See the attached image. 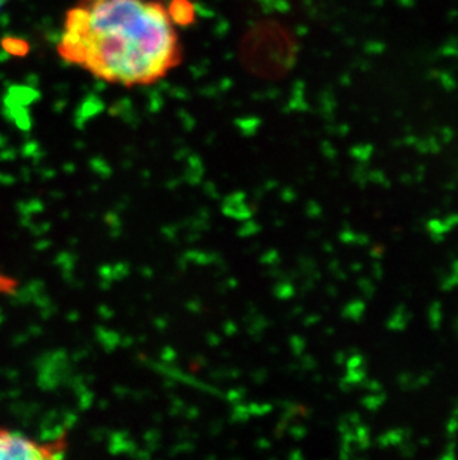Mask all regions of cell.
I'll list each match as a JSON object with an SVG mask.
<instances>
[{"label":"cell","mask_w":458,"mask_h":460,"mask_svg":"<svg viewBox=\"0 0 458 460\" xmlns=\"http://www.w3.org/2000/svg\"><path fill=\"white\" fill-rule=\"evenodd\" d=\"M179 29L164 0H75L56 52L100 83L152 87L182 65Z\"/></svg>","instance_id":"1"},{"label":"cell","mask_w":458,"mask_h":460,"mask_svg":"<svg viewBox=\"0 0 458 460\" xmlns=\"http://www.w3.org/2000/svg\"><path fill=\"white\" fill-rule=\"evenodd\" d=\"M61 456L60 447L40 443L13 430L0 429V460L52 459Z\"/></svg>","instance_id":"2"},{"label":"cell","mask_w":458,"mask_h":460,"mask_svg":"<svg viewBox=\"0 0 458 460\" xmlns=\"http://www.w3.org/2000/svg\"><path fill=\"white\" fill-rule=\"evenodd\" d=\"M169 8L179 27L190 26L197 18V8L192 0H170Z\"/></svg>","instance_id":"3"},{"label":"cell","mask_w":458,"mask_h":460,"mask_svg":"<svg viewBox=\"0 0 458 460\" xmlns=\"http://www.w3.org/2000/svg\"><path fill=\"white\" fill-rule=\"evenodd\" d=\"M226 217H233L237 221H247L251 219L253 215V208L246 205V201L242 203H233V201H224V208H222Z\"/></svg>","instance_id":"4"},{"label":"cell","mask_w":458,"mask_h":460,"mask_svg":"<svg viewBox=\"0 0 458 460\" xmlns=\"http://www.w3.org/2000/svg\"><path fill=\"white\" fill-rule=\"evenodd\" d=\"M410 435H411V430L392 429L381 435V437H378L376 443H378L381 448L394 447V446H399V444L403 443L405 439L411 438Z\"/></svg>","instance_id":"5"},{"label":"cell","mask_w":458,"mask_h":460,"mask_svg":"<svg viewBox=\"0 0 458 460\" xmlns=\"http://www.w3.org/2000/svg\"><path fill=\"white\" fill-rule=\"evenodd\" d=\"M410 319H411V314L408 313L407 307L403 305H398L387 321V328L390 331H403L410 323Z\"/></svg>","instance_id":"6"},{"label":"cell","mask_w":458,"mask_h":460,"mask_svg":"<svg viewBox=\"0 0 458 460\" xmlns=\"http://www.w3.org/2000/svg\"><path fill=\"white\" fill-rule=\"evenodd\" d=\"M426 228H427L428 234L432 237L433 242H436V243L444 242L445 235L450 231L444 219H436V217L426 222Z\"/></svg>","instance_id":"7"},{"label":"cell","mask_w":458,"mask_h":460,"mask_svg":"<svg viewBox=\"0 0 458 460\" xmlns=\"http://www.w3.org/2000/svg\"><path fill=\"white\" fill-rule=\"evenodd\" d=\"M365 303L364 301L355 300L348 303V305L342 310V316L350 321H360L365 314Z\"/></svg>","instance_id":"8"},{"label":"cell","mask_w":458,"mask_h":460,"mask_svg":"<svg viewBox=\"0 0 458 460\" xmlns=\"http://www.w3.org/2000/svg\"><path fill=\"white\" fill-rule=\"evenodd\" d=\"M355 437V444L357 446L356 450H367V448L371 447V434H369V428L367 426L362 425V423L356 426Z\"/></svg>","instance_id":"9"},{"label":"cell","mask_w":458,"mask_h":460,"mask_svg":"<svg viewBox=\"0 0 458 460\" xmlns=\"http://www.w3.org/2000/svg\"><path fill=\"white\" fill-rule=\"evenodd\" d=\"M428 325L432 326V330H439L444 322V313H442L441 303H432L428 307Z\"/></svg>","instance_id":"10"},{"label":"cell","mask_w":458,"mask_h":460,"mask_svg":"<svg viewBox=\"0 0 458 460\" xmlns=\"http://www.w3.org/2000/svg\"><path fill=\"white\" fill-rule=\"evenodd\" d=\"M384 402L385 395L381 394V392H378V394H369V395L365 396L364 400H362V405H364L365 409L369 410V411H376Z\"/></svg>","instance_id":"11"},{"label":"cell","mask_w":458,"mask_h":460,"mask_svg":"<svg viewBox=\"0 0 458 460\" xmlns=\"http://www.w3.org/2000/svg\"><path fill=\"white\" fill-rule=\"evenodd\" d=\"M274 294H276V296H278L280 300H287L290 296H294V285L287 282V280H280V282L277 283L276 288H274Z\"/></svg>","instance_id":"12"},{"label":"cell","mask_w":458,"mask_h":460,"mask_svg":"<svg viewBox=\"0 0 458 460\" xmlns=\"http://www.w3.org/2000/svg\"><path fill=\"white\" fill-rule=\"evenodd\" d=\"M365 377H366V371L365 367H362V368L347 369V376L344 378L353 386H359L365 382Z\"/></svg>","instance_id":"13"},{"label":"cell","mask_w":458,"mask_h":460,"mask_svg":"<svg viewBox=\"0 0 458 460\" xmlns=\"http://www.w3.org/2000/svg\"><path fill=\"white\" fill-rule=\"evenodd\" d=\"M260 231V226L258 222L249 221L244 222L242 224V228L238 230V235H242V237H251V235L258 234Z\"/></svg>","instance_id":"14"},{"label":"cell","mask_w":458,"mask_h":460,"mask_svg":"<svg viewBox=\"0 0 458 460\" xmlns=\"http://www.w3.org/2000/svg\"><path fill=\"white\" fill-rule=\"evenodd\" d=\"M458 287V274L451 273L448 276H444L441 279V289L442 291L450 292Z\"/></svg>","instance_id":"15"},{"label":"cell","mask_w":458,"mask_h":460,"mask_svg":"<svg viewBox=\"0 0 458 460\" xmlns=\"http://www.w3.org/2000/svg\"><path fill=\"white\" fill-rule=\"evenodd\" d=\"M247 409H249L251 416H264V414H269V412L273 411V405L253 402V404L247 405Z\"/></svg>","instance_id":"16"},{"label":"cell","mask_w":458,"mask_h":460,"mask_svg":"<svg viewBox=\"0 0 458 460\" xmlns=\"http://www.w3.org/2000/svg\"><path fill=\"white\" fill-rule=\"evenodd\" d=\"M249 417H251V412H249L247 405H242V402H240V404H235L233 411V421H246Z\"/></svg>","instance_id":"17"},{"label":"cell","mask_w":458,"mask_h":460,"mask_svg":"<svg viewBox=\"0 0 458 460\" xmlns=\"http://www.w3.org/2000/svg\"><path fill=\"white\" fill-rule=\"evenodd\" d=\"M432 373L419 374L418 377L412 378L411 389H423L427 386L428 383L432 382Z\"/></svg>","instance_id":"18"},{"label":"cell","mask_w":458,"mask_h":460,"mask_svg":"<svg viewBox=\"0 0 458 460\" xmlns=\"http://www.w3.org/2000/svg\"><path fill=\"white\" fill-rule=\"evenodd\" d=\"M399 452L402 455L403 457H412L415 453H417V447H415V444H412L410 439H405L403 443L399 444Z\"/></svg>","instance_id":"19"},{"label":"cell","mask_w":458,"mask_h":460,"mask_svg":"<svg viewBox=\"0 0 458 460\" xmlns=\"http://www.w3.org/2000/svg\"><path fill=\"white\" fill-rule=\"evenodd\" d=\"M360 288V291L364 292V296H367V298H371L374 296V292H375V287H374V283L369 280V279H359V283H357Z\"/></svg>","instance_id":"20"},{"label":"cell","mask_w":458,"mask_h":460,"mask_svg":"<svg viewBox=\"0 0 458 460\" xmlns=\"http://www.w3.org/2000/svg\"><path fill=\"white\" fill-rule=\"evenodd\" d=\"M347 369L362 368L365 367V359L360 353H355L353 357L348 358L346 362Z\"/></svg>","instance_id":"21"},{"label":"cell","mask_w":458,"mask_h":460,"mask_svg":"<svg viewBox=\"0 0 458 460\" xmlns=\"http://www.w3.org/2000/svg\"><path fill=\"white\" fill-rule=\"evenodd\" d=\"M290 348L294 350L295 355H303L304 349H305V341L301 337H292L290 339Z\"/></svg>","instance_id":"22"},{"label":"cell","mask_w":458,"mask_h":460,"mask_svg":"<svg viewBox=\"0 0 458 460\" xmlns=\"http://www.w3.org/2000/svg\"><path fill=\"white\" fill-rule=\"evenodd\" d=\"M244 395H246V392L244 389H233V391H229L228 398L229 402H233V404H240L244 400Z\"/></svg>","instance_id":"23"},{"label":"cell","mask_w":458,"mask_h":460,"mask_svg":"<svg viewBox=\"0 0 458 460\" xmlns=\"http://www.w3.org/2000/svg\"><path fill=\"white\" fill-rule=\"evenodd\" d=\"M412 378H414V376H412V374H401V376H399L398 378L399 387H401V389H403V391H408V389H411Z\"/></svg>","instance_id":"24"},{"label":"cell","mask_w":458,"mask_h":460,"mask_svg":"<svg viewBox=\"0 0 458 460\" xmlns=\"http://www.w3.org/2000/svg\"><path fill=\"white\" fill-rule=\"evenodd\" d=\"M321 213H323V210H321V205H319V203H316V201H310V203H308V217H313V219H316V217H321Z\"/></svg>","instance_id":"25"},{"label":"cell","mask_w":458,"mask_h":460,"mask_svg":"<svg viewBox=\"0 0 458 460\" xmlns=\"http://www.w3.org/2000/svg\"><path fill=\"white\" fill-rule=\"evenodd\" d=\"M260 261L265 265H276L280 261V258H278V252H277L276 249H269V252L265 253Z\"/></svg>","instance_id":"26"},{"label":"cell","mask_w":458,"mask_h":460,"mask_svg":"<svg viewBox=\"0 0 458 460\" xmlns=\"http://www.w3.org/2000/svg\"><path fill=\"white\" fill-rule=\"evenodd\" d=\"M457 457V453H455V443L451 438L450 443L446 444L445 452L442 453L441 459L442 460H451L455 459Z\"/></svg>","instance_id":"27"},{"label":"cell","mask_w":458,"mask_h":460,"mask_svg":"<svg viewBox=\"0 0 458 460\" xmlns=\"http://www.w3.org/2000/svg\"><path fill=\"white\" fill-rule=\"evenodd\" d=\"M289 434L294 437L295 439H303L307 435V429L303 425H294L289 428Z\"/></svg>","instance_id":"28"},{"label":"cell","mask_w":458,"mask_h":460,"mask_svg":"<svg viewBox=\"0 0 458 460\" xmlns=\"http://www.w3.org/2000/svg\"><path fill=\"white\" fill-rule=\"evenodd\" d=\"M458 432V417L453 416L446 425V434L450 435V438H454V435Z\"/></svg>","instance_id":"29"},{"label":"cell","mask_w":458,"mask_h":460,"mask_svg":"<svg viewBox=\"0 0 458 460\" xmlns=\"http://www.w3.org/2000/svg\"><path fill=\"white\" fill-rule=\"evenodd\" d=\"M362 385H364L365 389H366L369 394H378V392L383 391L381 383L376 382V380H367V382H364Z\"/></svg>","instance_id":"30"},{"label":"cell","mask_w":458,"mask_h":460,"mask_svg":"<svg viewBox=\"0 0 458 460\" xmlns=\"http://www.w3.org/2000/svg\"><path fill=\"white\" fill-rule=\"evenodd\" d=\"M176 357H178V355H176V352H174L172 348L163 349V352H161V359L167 362V364H173L174 360H176Z\"/></svg>","instance_id":"31"},{"label":"cell","mask_w":458,"mask_h":460,"mask_svg":"<svg viewBox=\"0 0 458 460\" xmlns=\"http://www.w3.org/2000/svg\"><path fill=\"white\" fill-rule=\"evenodd\" d=\"M339 240H341L342 243L355 244L356 233H353L351 230H344L339 234Z\"/></svg>","instance_id":"32"},{"label":"cell","mask_w":458,"mask_h":460,"mask_svg":"<svg viewBox=\"0 0 458 460\" xmlns=\"http://www.w3.org/2000/svg\"><path fill=\"white\" fill-rule=\"evenodd\" d=\"M371 276L374 280H380L384 276V270L381 267L380 262H374L371 267Z\"/></svg>","instance_id":"33"},{"label":"cell","mask_w":458,"mask_h":460,"mask_svg":"<svg viewBox=\"0 0 458 460\" xmlns=\"http://www.w3.org/2000/svg\"><path fill=\"white\" fill-rule=\"evenodd\" d=\"M163 234L167 237V239L174 240L176 239V235L179 234L178 228L173 226H165V228H163Z\"/></svg>","instance_id":"34"},{"label":"cell","mask_w":458,"mask_h":460,"mask_svg":"<svg viewBox=\"0 0 458 460\" xmlns=\"http://www.w3.org/2000/svg\"><path fill=\"white\" fill-rule=\"evenodd\" d=\"M444 222H445L450 230H453V228L458 226V213H450V215L444 219Z\"/></svg>","instance_id":"35"},{"label":"cell","mask_w":458,"mask_h":460,"mask_svg":"<svg viewBox=\"0 0 458 460\" xmlns=\"http://www.w3.org/2000/svg\"><path fill=\"white\" fill-rule=\"evenodd\" d=\"M281 199L285 201H294L296 199V192L292 190V188H285L283 191H281Z\"/></svg>","instance_id":"36"},{"label":"cell","mask_w":458,"mask_h":460,"mask_svg":"<svg viewBox=\"0 0 458 460\" xmlns=\"http://www.w3.org/2000/svg\"><path fill=\"white\" fill-rule=\"evenodd\" d=\"M301 365H303L304 369H313L316 367V360L313 359V357H310V355H305L301 359Z\"/></svg>","instance_id":"37"},{"label":"cell","mask_w":458,"mask_h":460,"mask_svg":"<svg viewBox=\"0 0 458 460\" xmlns=\"http://www.w3.org/2000/svg\"><path fill=\"white\" fill-rule=\"evenodd\" d=\"M237 325H235L233 322H226L225 325H224V332H225L226 335H233L237 332Z\"/></svg>","instance_id":"38"},{"label":"cell","mask_w":458,"mask_h":460,"mask_svg":"<svg viewBox=\"0 0 458 460\" xmlns=\"http://www.w3.org/2000/svg\"><path fill=\"white\" fill-rule=\"evenodd\" d=\"M369 253H371L372 258L381 260L383 253H384V249H383V246H372L371 252Z\"/></svg>","instance_id":"39"},{"label":"cell","mask_w":458,"mask_h":460,"mask_svg":"<svg viewBox=\"0 0 458 460\" xmlns=\"http://www.w3.org/2000/svg\"><path fill=\"white\" fill-rule=\"evenodd\" d=\"M369 242H371V239H369L366 234H356L355 244H359V246H367Z\"/></svg>","instance_id":"40"},{"label":"cell","mask_w":458,"mask_h":460,"mask_svg":"<svg viewBox=\"0 0 458 460\" xmlns=\"http://www.w3.org/2000/svg\"><path fill=\"white\" fill-rule=\"evenodd\" d=\"M186 307H188V310H189V312L199 313L201 312V308H203V305H201V303H199V301H189Z\"/></svg>","instance_id":"41"},{"label":"cell","mask_w":458,"mask_h":460,"mask_svg":"<svg viewBox=\"0 0 458 460\" xmlns=\"http://www.w3.org/2000/svg\"><path fill=\"white\" fill-rule=\"evenodd\" d=\"M371 181L374 182L380 183V185H385V187H389V182L385 181L384 174L383 173H374V176H371Z\"/></svg>","instance_id":"42"},{"label":"cell","mask_w":458,"mask_h":460,"mask_svg":"<svg viewBox=\"0 0 458 460\" xmlns=\"http://www.w3.org/2000/svg\"><path fill=\"white\" fill-rule=\"evenodd\" d=\"M265 378H267V373H265L264 369H260L258 373L251 374V380H255L256 383H262Z\"/></svg>","instance_id":"43"},{"label":"cell","mask_w":458,"mask_h":460,"mask_svg":"<svg viewBox=\"0 0 458 460\" xmlns=\"http://www.w3.org/2000/svg\"><path fill=\"white\" fill-rule=\"evenodd\" d=\"M204 192L208 194V196L215 199L217 196L216 187H213L212 183H207V185H204Z\"/></svg>","instance_id":"44"},{"label":"cell","mask_w":458,"mask_h":460,"mask_svg":"<svg viewBox=\"0 0 458 460\" xmlns=\"http://www.w3.org/2000/svg\"><path fill=\"white\" fill-rule=\"evenodd\" d=\"M167 325H169V322H167V319H164V317H158L155 321V326L160 331H164Z\"/></svg>","instance_id":"45"},{"label":"cell","mask_w":458,"mask_h":460,"mask_svg":"<svg viewBox=\"0 0 458 460\" xmlns=\"http://www.w3.org/2000/svg\"><path fill=\"white\" fill-rule=\"evenodd\" d=\"M207 341L210 346H217V344L221 343V339H219V335L216 334H208Z\"/></svg>","instance_id":"46"},{"label":"cell","mask_w":458,"mask_h":460,"mask_svg":"<svg viewBox=\"0 0 458 460\" xmlns=\"http://www.w3.org/2000/svg\"><path fill=\"white\" fill-rule=\"evenodd\" d=\"M347 359V353L339 352L337 353V357H335V360H337L338 364L346 365Z\"/></svg>","instance_id":"47"},{"label":"cell","mask_w":458,"mask_h":460,"mask_svg":"<svg viewBox=\"0 0 458 460\" xmlns=\"http://www.w3.org/2000/svg\"><path fill=\"white\" fill-rule=\"evenodd\" d=\"M319 321H321V317L319 316H308L304 323H305V326H312L314 325V323H317Z\"/></svg>","instance_id":"48"},{"label":"cell","mask_w":458,"mask_h":460,"mask_svg":"<svg viewBox=\"0 0 458 460\" xmlns=\"http://www.w3.org/2000/svg\"><path fill=\"white\" fill-rule=\"evenodd\" d=\"M185 416L188 417V419H195V417H198V410L189 409L186 411Z\"/></svg>","instance_id":"49"},{"label":"cell","mask_w":458,"mask_h":460,"mask_svg":"<svg viewBox=\"0 0 458 460\" xmlns=\"http://www.w3.org/2000/svg\"><path fill=\"white\" fill-rule=\"evenodd\" d=\"M364 269V265L360 264V262H355V264L351 265V271L353 273H359Z\"/></svg>","instance_id":"50"},{"label":"cell","mask_w":458,"mask_h":460,"mask_svg":"<svg viewBox=\"0 0 458 460\" xmlns=\"http://www.w3.org/2000/svg\"><path fill=\"white\" fill-rule=\"evenodd\" d=\"M258 447H260V450L269 448V441H267V439H260V441H258Z\"/></svg>","instance_id":"51"},{"label":"cell","mask_w":458,"mask_h":460,"mask_svg":"<svg viewBox=\"0 0 458 460\" xmlns=\"http://www.w3.org/2000/svg\"><path fill=\"white\" fill-rule=\"evenodd\" d=\"M290 459H301L303 457V453L299 452V450H295L294 453H290Z\"/></svg>","instance_id":"52"},{"label":"cell","mask_w":458,"mask_h":460,"mask_svg":"<svg viewBox=\"0 0 458 460\" xmlns=\"http://www.w3.org/2000/svg\"><path fill=\"white\" fill-rule=\"evenodd\" d=\"M451 273L458 274V260H454L451 262Z\"/></svg>","instance_id":"53"},{"label":"cell","mask_w":458,"mask_h":460,"mask_svg":"<svg viewBox=\"0 0 458 460\" xmlns=\"http://www.w3.org/2000/svg\"><path fill=\"white\" fill-rule=\"evenodd\" d=\"M328 292H329V296H337L338 289L335 287H329Z\"/></svg>","instance_id":"54"},{"label":"cell","mask_w":458,"mask_h":460,"mask_svg":"<svg viewBox=\"0 0 458 460\" xmlns=\"http://www.w3.org/2000/svg\"><path fill=\"white\" fill-rule=\"evenodd\" d=\"M143 276H147V278H152V270L151 269H143L142 270Z\"/></svg>","instance_id":"55"},{"label":"cell","mask_w":458,"mask_h":460,"mask_svg":"<svg viewBox=\"0 0 458 460\" xmlns=\"http://www.w3.org/2000/svg\"><path fill=\"white\" fill-rule=\"evenodd\" d=\"M323 251H326V252H332V251H333L332 244H330V243L323 244Z\"/></svg>","instance_id":"56"},{"label":"cell","mask_w":458,"mask_h":460,"mask_svg":"<svg viewBox=\"0 0 458 460\" xmlns=\"http://www.w3.org/2000/svg\"><path fill=\"white\" fill-rule=\"evenodd\" d=\"M419 444H421V446H424V447H426V446H428V444H430V439L421 438V439H419Z\"/></svg>","instance_id":"57"},{"label":"cell","mask_w":458,"mask_h":460,"mask_svg":"<svg viewBox=\"0 0 458 460\" xmlns=\"http://www.w3.org/2000/svg\"><path fill=\"white\" fill-rule=\"evenodd\" d=\"M453 326H454V331L458 334V317H455L454 323H453Z\"/></svg>","instance_id":"58"},{"label":"cell","mask_w":458,"mask_h":460,"mask_svg":"<svg viewBox=\"0 0 458 460\" xmlns=\"http://www.w3.org/2000/svg\"><path fill=\"white\" fill-rule=\"evenodd\" d=\"M6 4H8V0H0V9L4 8Z\"/></svg>","instance_id":"59"}]
</instances>
